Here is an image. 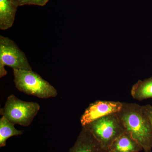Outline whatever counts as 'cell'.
<instances>
[{
  "instance_id": "6da1fadb",
  "label": "cell",
  "mask_w": 152,
  "mask_h": 152,
  "mask_svg": "<svg viewBox=\"0 0 152 152\" xmlns=\"http://www.w3.org/2000/svg\"><path fill=\"white\" fill-rule=\"evenodd\" d=\"M117 114L126 130L131 133L144 152L152 151V127L142 111V106L123 102L122 107Z\"/></svg>"
},
{
  "instance_id": "7a4b0ae2",
  "label": "cell",
  "mask_w": 152,
  "mask_h": 152,
  "mask_svg": "<svg viewBox=\"0 0 152 152\" xmlns=\"http://www.w3.org/2000/svg\"><path fill=\"white\" fill-rule=\"evenodd\" d=\"M13 70L15 86L20 91L44 99L55 97L58 95L54 87L32 70Z\"/></svg>"
},
{
  "instance_id": "3957f363",
  "label": "cell",
  "mask_w": 152,
  "mask_h": 152,
  "mask_svg": "<svg viewBox=\"0 0 152 152\" xmlns=\"http://www.w3.org/2000/svg\"><path fill=\"white\" fill-rule=\"evenodd\" d=\"M85 127L99 143L108 150L112 142L126 131L117 113L100 118Z\"/></svg>"
},
{
  "instance_id": "277c9868",
  "label": "cell",
  "mask_w": 152,
  "mask_h": 152,
  "mask_svg": "<svg viewBox=\"0 0 152 152\" xmlns=\"http://www.w3.org/2000/svg\"><path fill=\"white\" fill-rule=\"evenodd\" d=\"M40 108L37 103L22 101L12 94L7 98L0 113L14 124L27 127L32 122Z\"/></svg>"
},
{
  "instance_id": "5b68a950",
  "label": "cell",
  "mask_w": 152,
  "mask_h": 152,
  "mask_svg": "<svg viewBox=\"0 0 152 152\" xmlns=\"http://www.w3.org/2000/svg\"><path fill=\"white\" fill-rule=\"evenodd\" d=\"M17 69L32 70L26 55L10 38L0 36V77L7 75L5 66Z\"/></svg>"
},
{
  "instance_id": "8992f818",
  "label": "cell",
  "mask_w": 152,
  "mask_h": 152,
  "mask_svg": "<svg viewBox=\"0 0 152 152\" xmlns=\"http://www.w3.org/2000/svg\"><path fill=\"white\" fill-rule=\"evenodd\" d=\"M123 102L110 101H97L90 104L80 118L82 126H85L100 118L120 111Z\"/></svg>"
},
{
  "instance_id": "52a82bcc",
  "label": "cell",
  "mask_w": 152,
  "mask_h": 152,
  "mask_svg": "<svg viewBox=\"0 0 152 152\" xmlns=\"http://www.w3.org/2000/svg\"><path fill=\"white\" fill-rule=\"evenodd\" d=\"M69 152H110L102 146L88 129L83 126Z\"/></svg>"
},
{
  "instance_id": "ba28073f",
  "label": "cell",
  "mask_w": 152,
  "mask_h": 152,
  "mask_svg": "<svg viewBox=\"0 0 152 152\" xmlns=\"http://www.w3.org/2000/svg\"><path fill=\"white\" fill-rule=\"evenodd\" d=\"M143 148L129 132L126 131L112 142L110 152H140Z\"/></svg>"
},
{
  "instance_id": "9c48e42d",
  "label": "cell",
  "mask_w": 152,
  "mask_h": 152,
  "mask_svg": "<svg viewBox=\"0 0 152 152\" xmlns=\"http://www.w3.org/2000/svg\"><path fill=\"white\" fill-rule=\"evenodd\" d=\"M18 7L15 0H0L1 30H7L12 26Z\"/></svg>"
},
{
  "instance_id": "30bf717a",
  "label": "cell",
  "mask_w": 152,
  "mask_h": 152,
  "mask_svg": "<svg viewBox=\"0 0 152 152\" xmlns=\"http://www.w3.org/2000/svg\"><path fill=\"white\" fill-rule=\"evenodd\" d=\"M131 94L133 99L140 101L152 98V77L138 81L132 87Z\"/></svg>"
},
{
  "instance_id": "8fae6325",
  "label": "cell",
  "mask_w": 152,
  "mask_h": 152,
  "mask_svg": "<svg viewBox=\"0 0 152 152\" xmlns=\"http://www.w3.org/2000/svg\"><path fill=\"white\" fill-rule=\"evenodd\" d=\"M15 124L4 116L0 119V147L6 146L7 140L13 136L21 135L23 131L15 127Z\"/></svg>"
},
{
  "instance_id": "7c38bea8",
  "label": "cell",
  "mask_w": 152,
  "mask_h": 152,
  "mask_svg": "<svg viewBox=\"0 0 152 152\" xmlns=\"http://www.w3.org/2000/svg\"><path fill=\"white\" fill-rule=\"evenodd\" d=\"M49 0H15L19 7L24 5H36L43 7Z\"/></svg>"
},
{
  "instance_id": "4fadbf2b",
  "label": "cell",
  "mask_w": 152,
  "mask_h": 152,
  "mask_svg": "<svg viewBox=\"0 0 152 152\" xmlns=\"http://www.w3.org/2000/svg\"><path fill=\"white\" fill-rule=\"evenodd\" d=\"M142 109L144 113L149 121L152 127V105L147 104L142 106Z\"/></svg>"
},
{
  "instance_id": "5bb4252c",
  "label": "cell",
  "mask_w": 152,
  "mask_h": 152,
  "mask_svg": "<svg viewBox=\"0 0 152 152\" xmlns=\"http://www.w3.org/2000/svg\"><path fill=\"white\" fill-rule=\"evenodd\" d=\"M148 152H152V151H151Z\"/></svg>"
}]
</instances>
